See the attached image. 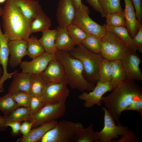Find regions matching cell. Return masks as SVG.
<instances>
[{"mask_svg":"<svg viewBox=\"0 0 142 142\" xmlns=\"http://www.w3.org/2000/svg\"><path fill=\"white\" fill-rule=\"evenodd\" d=\"M39 75L46 83H61L67 82L63 67L57 58L52 60L45 70Z\"/></svg>","mask_w":142,"mask_h":142,"instance_id":"obj_14","label":"cell"},{"mask_svg":"<svg viewBox=\"0 0 142 142\" xmlns=\"http://www.w3.org/2000/svg\"><path fill=\"white\" fill-rule=\"evenodd\" d=\"M76 11L72 0H59L56 13L59 26L67 28L72 24Z\"/></svg>","mask_w":142,"mask_h":142,"instance_id":"obj_15","label":"cell"},{"mask_svg":"<svg viewBox=\"0 0 142 142\" xmlns=\"http://www.w3.org/2000/svg\"><path fill=\"white\" fill-rule=\"evenodd\" d=\"M112 61L103 58L99 67V81L103 82H110L111 79Z\"/></svg>","mask_w":142,"mask_h":142,"instance_id":"obj_30","label":"cell"},{"mask_svg":"<svg viewBox=\"0 0 142 142\" xmlns=\"http://www.w3.org/2000/svg\"><path fill=\"white\" fill-rule=\"evenodd\" d=\"M104 113V126L100 131L95 132L98 142H113L119 139L128 129V127L122 125L120 123L116 125L108 110L102 107Z\"/></svg>","mask_w":142,"mask_h":142,"instance_id":"obj_8","label":"cell"},{"mask_svg":"<svg viewBox=\"0 0 142 142\" xmlns=\"http://www.w3.org/2000/svg\"><path fill=\"white\" fill-rule=\"evenodd\" d=\"M69 52L72 57L78 59L82 64L86 79L91 83H97L99 81V66L103 58L101 55L91 52L82 44L76 45Z\"/></svg>","mask_w":142,"mask_h":142,"instance_id":"obj_4","label":"cell"},{"mask_svg":"<svg viewBox=\"0 0 142 142\" xmlns=\"http://www.w3.org/2000/svg\"><path fill=\"white\" fill-rule=\"evenodd\" d=\"M135 10L136 18L142 24V0H131Z\"/></svg>","mask_w":142,"mask_h":142,"instance_id":"obj_40","label":"cell"},{"mask_svg":"<svg viewBox=\"0 0 142 142\" xmlns=\"http://www.w3.org/2000/svg\"><path fill=\"white\" fill-rule=\"evenodd\" d=\"M34 121H25L21 124L20 127V131L22 134V136L27 135L30 131L32 127Z\"/></svg>","mask_w":142,"mask_h":142,"instance_id":"obj_45","label":"cell"},{"mask_svg":"<svg viewBox=\"0 0 142 142\" xmlns=\"http://www.w3.org/2000/svg\"><path fill=\"white\" fill-rule=\"evenodd\" d=\"M120 60L125 72L126 80L142 81L140 67L141 60L136 52L128 48Z\"/></svg>","mask_w":142,"mask_h":142,"instance_id":"obj_11","label":"cell"},{"mask_svg":"<svg viewBox=\"0 0 142 142\" xmlns=\"http://www.w3.org/2000/svg\"><path fill=\"white\" fill-rule=\"evenodd\" d=\"M1 16L3 33L9 41L27 40L32 33L31 23L11 0H6Z\"/></svg>","mask_w":142,"mask_h":142,"instance_id":"obj_2","label":"cell"},{"mask_svg":"<svg viewBox=\"0 0 142 142\" xmlns=\"http://www.w3.org/2000/svg\"><path fill=\"white\" fill-rule=\"evenodd\" d=\"M106 16L112 13L123 12L120 0H99Z\"/></svg>","mask_w":142,"mask_h":142,"instance_id":"obj_35","label":"cell"},{"mask_svg":"<svg viewBox=\"0 0 142 142\" xmlns=\"http://www.w3.org/2000/svg\"></svg>","mask_w":142,"mask_h":142,"instance_id":"obj_51","label":"cell"},{"mask_svg":"<svg viewBox=\"0 0 142 142\" xmlns=\"http://www.w3.org/2000/svg\"><path fill=\"white\" fill-rule=\"evenodd\" d=\"M71 142H98L91 124L87 128H83L76 133Z\"/></svg>","mask_w":142,"mask_h":142,"instance_id":"obj_27","label":"cell"},{"mask_svg":"<svg viewBox=\"0 0 142 142\" xmlns=\"http://www.w3.org/2000/svg\"><path fill=\"white\" fill-rule=\"evenodd\" d=\"M127 45L113 34L106 32L102 38L100 54L110 61L121 59L127 51Z\"/></svg>","mask_w":142,"mask_h":142,"instance_id":"obj_6","label":"cell"},{"mask_svg":"<svg viewBox=\"0 0 142 142\" xmlns=\"http://www.w3.org/2000/svg\"><path fill=\"white\" fill-rule=\"evenodd\" d=\"M27 42V55L33 59L43 54L44 50L37 38L31 36L26 40Z\"/></svg>","mask_w":142,"mask_h":142,"instance_id":"obj_28","label":"cell"},{"mask_svg":"<svg viewBox=\"0 0 142 142\" xmlns=\"http://www.w3.org/2000/svg\"><path fill=\"white\" fill-rule=\"evenodd\" d=\"M33 74L19 72L18 71L13 75L12 80L9 86L8 93L11 94L18 91H23L29 94Z\"/></svg>","mask_w":142,"mask_h":142,"instance_id":"obj_19","label":"cell"},{"mask_svg":"<svg viewBox=\"0 0 142 142\" xmlns=\"http://www.w3.org/2000/svg\"><path fill=\"white\" fill-rule=\"evenodd\" d=\"M52 25L50 18L42 10L31 23L30 28L32 33L43 32L48 29Z\"/></svg>","mask_w":142,"mask_h":142,"instance_id":"obj_25","label":"cell"},{"mask_svg":"<svg viewBox=\"0 0 142 142\" xmlns=\"http://www.w3.org/2000/svg\"><path fill=\"white\" fill-rule=\"evenodd\" d=\"M55 54L63 67L68 85L72 89L81 92L91 91L93 89L95 85L85 78L83 67L79 60L72 57L67 51L57 50Z\"/></svg>","mask_w":142,"mask_h":142,"instance_id":"obj_3","label":"cell"},{"mask_svg":"<svg viewBox=\"0 0 142 142\" xmlns=\"http://www.w3.org/2000/svg\"><path fill=\"white\" fill-rule=\"evenodd\" d=\"M46 84L39 74H33L29 94L31 96L41 97L45 89Z\"/></svg>","mask_w":142,"mask_h":142,"instance_id":"obj_31","label":"cell"},{"mask_svg":"<svg viewBox=\"0 0 142 142\" xmlns=\"http://www.w3.org/2000/svg\"><path fill=\"white\" fill-rule=\"evenodd\" d=\"M125 8L123 11L126 24V27L132 38L136 34L142 26L138 21L131 0H124Z\"/></svg>","mask_w":142,"mask_h":142,"instance_id":"obj_20","label":"cell"},{"mask_svg":"<svg viewBox=\"0 0 142 142\" xmlns=\"http://www.w3.org/2000/svg\"><path fill=\"white\" fill-rule=\"evenodd\" d=\"M31 24L42 10L38 0H11Z\"/></svg>","mask_w":142,"mask_h":142,"instance_id":"obj_18","label":"cell"},{"mask_svg":"<svg viewBox=\"0 0 142 142\" xmlns=\"http://www.w3.org/2000/svg\"><path fill=\"white\" fill-rule=\"evenodd\" d=\"M83 128L81 123L62 120L58 122L53 128L47 131L40 141L71 142L77 132Z\"/></svg>","mask_w":142,"mask_h":142,"instance_id":"obj_5","label":"cell"},{"mask_svg":"<svg viewBox=\"0 0 142 142\" xmlns=\"http://www.w3.org/2000/svg\"><path fill=\"white\" fill-rule=\"evenodd\" d=\"M88 3L95 11L99 12L102 17H106L99 0H86Z\"/></svg>","mask_w":142,"mask_h":142,"instance_id":"obj_44","label":"cell"},{"mask_svg":"<svg viewBox=\"0 0 142 142\" xmlns=\"http://www.w3.org/2000/svg\"><path fill=\"white\" fill-rule=\"evenodd\" d=\"M90 13L88 7L82 3L76 11L72 23L77 25L88 34L102 38L106 33V29L92 20L89 16Z\"/></svg>","mask_w":142,"mask_h":142,"instance_id":"obj_7","label":"cell"},{"mask_svg":"<svg viewBox=\"0 0 142 142\" xmlns=\"http://www.w3.org/2000/svg\"><path fill=\"white\" fill-rule=\"evenodd\" d=\"M117 140L113 142H138L139 140L136 135L132 131L128 129Z\"/></svg>","mask_w":142,"mask_h":142,"instance_id":"obj_39","label":"cell"},{"mask_svg":"<svg viewBox=\"0 0 142 142\" xmlns=\"http://www.w3.org/2000/svg\"><path fill=\"white\" fill-rule=\"evenodd\" d=\"M3 70L2 68L1 67L0 65V80H1L3 74Z\"/></svg>","mask_w":142,"mask_h":142,"instance_id":"obj_48","label":"cell"},{"mask_svg":"<svg viewBox=\"0 0 142 142\" xmlns=\"http://www.w3.org/2000/svg\"><path fill=\"white\" fill-rule=\"evenodd\" d=\"M103 26L107 31L114 34L125 44L128 48L136 52L137 49L133 44L132 38L126 27H114L106 24H104Z\"/></svg>","mask_w":142,"mask_h":142,"instance_id":"obj_23","label":"cell"},{"mask_svg":"<svg viewBox=\"0 0 142 142\" xmlns=\"http://www.w3.org/2000/svg\"><path fill=\"white\" fill-rule=\"evenodd\" d=\"M134 44L136 47L137 50L140 53H142V26H141L135 35L132 38Z\"/></svg>","mask_w":142,"mask_h":142,"instance_id":"obj_41","label":"cell"},{"mask_svg":"<svg viewBox=\"0 0 142 142\" xmlns=\"http://www.w3.org/2000/svg\"><path fill=\"white\" fill-rule=\"evenodd\" d=\"M102 38L96 35L88 34L82 44L87 49L95 54H100Z\"/></svg>","mask_w":142,"mask_h":142,"instance_id":"obj_33","label":"cell"},{"mask_svg":"<svg viewBox=\"0 0 142 142\" xmlns=\"http://www.w3.org/2000/svg\"><path fill=\"white\" fill-rule=\"evenodd\" d=\"M5 120L14 121L22 122L29 121L30 119V108L19 107L10 114L4 115Z\"/></svg>","mask_w":142,"mask_h":142,"instance_id":"obj_29","label":"cell"},{"mask_svg":"<svg viewBox=\"0 0 142 142\" xmlns=\"http://www.w3.org/2000/svg\"><path fill=\"white\" fill-rule=\"evenodd\" d=\"M3 7H0V17L1 16L2 11Z\"/></svg>","mask_w":142,"mask_h":142,"instance_id":"obj_49","label":"cell"},{"mask_svg":"<svg viewBox=\"0 0 142 142\" xmlns=\"http://www.w3.org/2000/svg\"><path fill=\"white\" fill-rule=\"evenodd\" d=\"M66 109L65 103L47 104L32 115L29 121H34L32 127L57 120L65 114Z\"/></svg>","mask_w":142,"mask_h":142,"instance_id":"obj_9","label":"cell"},{"mask_svg":"<svg viewBox=\"0 0 142 142\" xmlns=\"http://www.w3.org/2000/svg\"><path fill=\"white\" fill-rule=\"evenodd\" d=\"M8 42L6 36L2 30L0 21V65H2L3 70L2 76L0 80V93L4 91V82L12 77L13 75L18 71L16 70L11 73L8 72L7 66L9 55Z\"/></svg>","mask_w":142,"mask_h":142,"instance_id":"obj_16","label":"cell"},{"mask_svg":"<svg viewBox=\"0 0 142 142\" xmlns=\"http://www.w3.org/2000/svg\"><path fill=\"white\" fill-rule=\"evenodd\" d=\"M6 0H0V3H4Z\"/></svg>","mask_w":142,"mask_h":142,"instance_id":"obj_50","label":"cell"},{"mask_svg":"<svg viewBox=\"0 0 142 142\" xmlns=\"http://www.w3.org/2000/svg\"><path fill=\"white\" fill-rule=\"evenodd\" d=\"M67 28L76 45L81 44L88 35L78 26L73 23L68 26Z\"/></svg>","mask_w":142,"mask_h":142,"instance_id":"obj_34","label":"cell"},{"mask_svg":"<svg viewBox=\"0 0 142 142\" xmlns=\"http://www.w3.org/2000/svg\"><path fill=\"white\" fill-rule=\"evenodd\" d=\"M56 59L55 54L45 52L30 61H22L19 65L22 72L39 74L45 70L52 60Z\"/></svg>","mask_w":142,"mask_h":142,"instance_id":"obj_13","label":"cell"},{"mask_svg":"<svg viewBox=\"0 0 142 142\" xmlns=\"http://www.w3.org/2000/svg\"><path fill=\"white\" fill-rule=\"evenodd\" d=\"M7 127L6 125L3 116L0 115V131L6 130Z\"/></svg>","mask_w":142,"mask_h":142,"instance_id":"obj_46","label":"cell"},{"mask_svg":"<svg viewBox=\"0 0 142 142\" xmlns=\"http://www.w3.org/2000/svg\"><path fill=\"white\" fill-rule=\"evenodd\" d=\"M133 110L137 111L142 116V98H140L134 101L125 109V110Z\"/></svg>","mask_w":142,"mask_h":142,"instance_id":"obj_43","label":"cell"},{"mask_svg":"<svg viewBox=\"0 0 142 142\" xmlns=\"http://www.w3.org/2000/svg\"><path fill=\"white\" fill-rule=\"evenodd\" d=\"M56 35L55 44L57 50L70 51L76 45L69 34L67 28L58 26Z\"/></svg>","mask_w":142,"mask_h":142,"instance_id":"obj_22","label":"cell"},{"mask_svg":"<svg viewBox=\"0 0 142 142\" xmlns=\"http://www.w3.org/2000/svg\"><path fill=\"white\" fill-rule=\"evenodd\" d=\"M140 98L141 88L134 81L126 80L117 85L108 95L103 97L102 101L118 124L122 113L134 101Z\"/></svg>","mask_w":142,"mask_h":142,"instance_id":"obj_1","label":"cell"},{"mask_svg":"<svg viewBox=\"0 0 142 142\" xmlns=\"http://www.w3.org/2000/svg\"><path fill=\"white\" fill-rule=\"evenodd\" d=\"M8 45L10 55L8 64L14 68L21 63L23 58L27 55V42L23 40H11L9 42Z\"/></svg>","mask_w":142,"mask_h":142,"instance_id":"obj_17","label":"cell"},{"mask_svg":"<svg viewBox=\"0 0 142 142\" xmlns=\"http://www.w3.org/2000/svg\"><path fill=\"white\" fill-rule=\"evenodd\" d=\"M72 1L74 5L76 10L77 11L82 3L81 0H72Z\"/></svg>","mask_w":142,"mask_h":142,"instance_id":"obj_47","label":"cell"},{"mask_svg":"<svg viewBox=\"0 0 142 142\" xmlns=\"http://www.w3.org/2000/svg\"><path fill=\"white\" fill-rule=\"evenodd\" d=\"M31 96L30 107L31 118L44 105L41 97L36 96Z\"/></svg>","mask_w":142,"mask_h":142,"instance_id":"obj_38","label":"cell"},{"mask_svg":"<svg viewBox=\"0 0 142 142\" xmlns=\"http://www.w3.org/2000/svg\"><path fill=\"white\" fill-rule=\"evenodd\" d=\"M5 121L6 126H10L11 128L12 134L13 136L18 135L20 131L21 122L10 120H5Z\"/></svg>","mask_w":142,"mask_h":142,"instance_id":"obj_42","label":"cell"},{"mask_svg":"<svg viewBox=\"0 0 142 142\" xmlns=\"http://www.w3.org/2000/svg\"><path fill=\"white\" fill-rule=\"evenodd\" d=\"M111 61V78L110 82L114 88L118 84L126 80V74L120 59Z\"/></svg>","mask_w":142,"mask_h":142,"instance_id":"obj_26","label":"cell"},{"mask_svg":"<svg viewBox=\"0 0 142 142\" xmlns=\"http://www.w3.org/2000/svg\"><path fill=\"white\" fill-rule=\"evenodd\" d=\"M57 120L41 125L31 130L28 134L18 139L16 142H37L40 141L42 138L48 131L57 124Z\"/></svg>","mask_w":142,"mask_h":142,"instance_id":"obj_21","label":"cell"},{"mask_svg":"<svg viewBox=\"0 0 142 142\" xmlns=\"http://www.w3.org/2000/svg\"><path fill=\"white\" fill-rule=\"evenodd\" d=\"M106 18V24L107 25L116 27H126L123 12L112 13L107 16Z\"/></svg>","mask_w":142,"mask_h":142,"instance_id":"obj_36","label":"cell"},{"mask_svg":"<svg viewBox=\"0 0 142 142\" xmlns=\"http://www.w3.org/2000/svg\"><path fill=\"white\" fill-rule=\"evenodd\" d=\"M19 107L10 93L0 97V111L4 115L10 114Z\"/></svg>","mask_w":142,"mask_h":142,"instance_id":"obj_32","label":"cell"},{"mask_svg":"<svg viewBox=\"0 0 142 142\" xmlns=\"http://www.w3.org/2000/svg\"><path fill=\"white\" fill-rule=\"evenodd\" d=\"M96 84L90 92H84L78 96L79 99L84 101V105L86 108H91L96 104L101 105L103 95L114 88L110 82H103L99 81Z\"/></svg>","mask_w":142,"mask_h":142,"instance_id":"obj_12","label":"cell"},{"mask_svg":"<svg viewBox=\"0 0 142 142\" xmlns=\"http://www.w3.org/2000/svg\"><path fill=\"white\" fill-rule=\"evenodd\" d=\"M57 32L56 29L52 30L49 29L42 32V36L38 40L45 52L55 54L57 50L55 44Z\"/></svg>","mask_w":142,"mask_h":142,"instance_id":"obj_24","label":"cell"},{"mask_svg":"<svg viewBox=\"0 0 142 142\" xmlns=\"http://www.w3.org/2000/svg\"><path fill=\"white\" fill-rule=\"evenodd\" d=\"M10 94L19 107L30 108L31 96L29 93L18 91Z\"/></svg>","mask_w":142,"mask_h":142,"instance_id":"obj_37","label":"cell"},{"mask_svg":"<svg viewBox=\"0 0 142 142\" xmlns=\"http://www.w3.org/2000/svg\"><path fill=\"white\" fill-rule=\"evenodd\" d=\"M67 82L61 83H46L41 97L44 104L65 103L69 94Z\"/></svg>","mask_w":142,"mask_h":142,"instance_id":"obj_10","label":"cell"}]
</instances>
